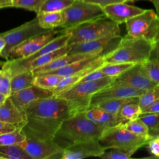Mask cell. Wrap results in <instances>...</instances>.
<instances>
[{
	"label": "cell",
	"mask_w": 159,
	"mask_h": 159,
	"mask_svg": "<svg viewBox=\"0 0 159 159\" xmlns=\"http://www.w3.org/2000/svg\"><path fill=\"white\" fill-rule=\"evenodd\" d=\"M78 112L70 102L53 95L32 103L25 111L22 130L27 138L52 140L63 122Z\"/></svg>",
	"instance_id": "cell-1"
},
{
	"label": "cell",
	"mask_w": 159,
	"mask_h": 159,
	"mask_svg": "<svg viewBox=\"0 0 159 159\" xmlns=\"http://www.w3.org/2000/svg\"><path fill=\"white\" fill-rule=\"evenodd\" d=\"M105 129L89 120L84 112H81L65 120L56 132L52 141L64 150L80 142L99 140Z\"/></svg>",
	"instance_id": "cell-2"
},
{
	"label": "cell",
	"mask_w": 159,
	"mask_h": 159,
	"mask_svg": "<svg viewBox=\"0 0 159 159\" xmlns=\"http://www.w3.org/2000/svg\"><path fill=\"white\" fill-rule=\"evenodd\" d=\"M153 42L145 38H134L125 35L117 47L105 57L106 63H141L150 58Z\"/></svg>",
	"instance_id": "cell-3"
},
{
	"label": "cell",
	"mask_w": 159,
	"mask_h": 159,
	"mask_svg": "<svg viewBox=\"0 0 159 159\" xmlns=\"http://www.w3.org/2000/svg\"><path fill=\"white\" fill-rule=\"evenodd\" d=\"M63 30L70 34L68 45L120 35L119 25L106 16L85 22L72 29Z\"/></svg>",
	"instance_id": "cell-4"
},
{
	"label": "cell",
	"mask_w": 159,
	"mask_h": 159,
	"mask_svg": "<svg viewBox=\"0 0 159 159\" xmlns=\"http://www.w3.org/2000/svg\"><path fill=\"white\" fill-rule=\"evenodd\" d=\"M116 78L105 76L96 80L81 82L55 96L68 101L78 112H85L90 107L92 96L111 86Z\"/></svg>",
	"instance_id": "cell-5"
},
{
	"label": "cell",
	"mask_w": 159,
	"mask_h": 159,
	"mask_svg": "<svg viewBox=\"0 0 159 159\" xmlns=\"http://www.w3.org/2000/svg\"><path fill=\"white\" fill-rule=\"evenodd\" d=\"M150 139L135 135L120 125L106 129L99 142L105 150L116 148L134 153Z\"/></svg>",
	"instance_id": "cell-6"
},
{
	"label": "cell",
	"mask_w": 159,
	"mask_h": 159,
	"mask_svg": "<svg viewBox=\"0 0 159 159\" xmlns=\"http://www.w3.org/2000/svg\"><path fill=\"white\" fill-rule=\"evenodd\" d=\"M62 29H70L85 22L106 16L103 7L83 0H75L63 11Z\"/></svg>",
	"instance_id": "cell-7"
},
{
	"label": "cell",
	"mask_w": 159,
	"mask_h": 159,
	"mask_svg": "<svg viewBox=\"0 0 159 159\" xmlns=\"http://www.w3.org/2000/svg\"><path fill=\"white\" fill-rule=\"evenodd\" d=\"M127 35L134 38H145L153 41L159 28V18L153 9H145L125 22Z\"/></svg>",
	"instance_id": "cell-8"
},
{
	"label": "cell",
	"mask_w": 159,
	"mask_h": 159,
	"mask_svg": "<svg viewBox=\"0 0 159 159\" xmlns=\"http://www.w3.org/2000/svg\"><path fill=\"white\" fill-rule=\"evenodd\" d=\"M50 30L42 28L36 16L32 20L28 21L20 26L0 34L6 42L3 50L0 53V57L6 60H9L11 50L17 45L28 40L29 39L46 32Z\"/></svg>",
	"instance_id": "cell-9"
},
{
	"label": "cell",
	"mask_w": 159,
	"mask_h": 159,
	"mask_svg": "<svg viewBox=\"0 0 159 159\" xmlns=\"http://www.w3.org/2000/svg\"><path fill=\"white\" fill-rule=\"evenodd\" d=\"M70 37V34L62 29L61 32L59 35L55 37L53 40L49 42L37 52L26 58L0 61V66L8 67L11 70L12 76L19 73H21L24 71L25 67L30 63L40 56L68 45Z\"/></svg>",
	"instance_id": "cell-10"
},
{
	"label": "cell",
	"mask_w": 159,
	"mask_h": 159,
	"mask_svg": "<svg viewBox=\"0 0 159 159\" xmlns=\"http://www.w3.org/2000/svg\"><path fill=\"white\" fill-rule=\"evenodd\" d=\"M122 37L119 35H111L98 40L70 45L68 53L92 54L98 56H107L112 52L119 45Z\"/></svg>",
	"instance_id": "cell-11"
},
{
	"label": "cell",
	"mask_w": 159,
	"mask_h": 159,
	"mask_svg": "<svg viewBox=\"0 0 159 159\" xmlns=\"http://www.w3.org/2000/svg\"><path fill=\"white\" fill-rule=\"evenodd\" d=\"M30 159L61 158L63 150L52 140L27 138L19 144Z\"/></svg>",
	"instance_id": "cell-12"
},
{
	"label": "cell",
	"mask_w": 159,
	"mask_h": 159,
	"mask_svg": "<svg viewBox=\"0 0 159 159\" xmlns=\"http://www.w3.org/2000/svg\"><path fill=\"white\" fill-rule=\"evenodd\" d=\"M61 32V30L52 29L29 39L11 50L9 55V60L24 58L29 57L53 40Z\"/></svg>",
	"instance_id": "cell-13"
},
{
	"label": "cell",
	"mask_w": 159,
	"mask_h": 159,
	"mask_svg": "<svg viewBox=\"0 0 159 159\" xmlns=\"http://www.w3.org/2000/svg\"><path fill=\"white\" fill-rule=\"evenodd\" d=\"M145 91L125 84L112 83L111 86L98 91L92 96L90 107L95 106L107 100L139 97Z\"/></svg>",
	"instance_id": "cell-14"
},
{
	"label": "cell",
	"mask_w": 159,
	"mask_h": 159,
	"mask_svg": "<svg viewBox=\"0 0 159 159\" xmlns=\"http://www.w3.org/2000/svg\"><path fill=\"white\" fill-rule=\"evenodd\" d=\"M53 95L52 91L32 85L19 91L9 97L18 109L25 116L26 109L34 102Z\"/></svg>",
	"instance_id": "cell-15"
},
{
	"label": "cell",
	"mask_w": 159,
	"mask_h": 159,
	"mask_svg": "<svg viewBox=\"0 0 159 159\" xmlns=\"http://www.w3.org/2000/svg\"><path fill=\"white\" fill-rule=\"evenodd\" d=\"M113 83L125 84L143 91L150 89L157 84L144 73L141 68V63L135 64L116 77Z\"/></svg>",
	"instance_id": "cell-16"
},
{
	"label": "cell",
	"mask_w": 159,
	"mask_h": 159,
	"mask_svg": "<svg viewBox=\"0 0 159 159\" xmlns=\"http://www.w3.org/2000/svg\"><path fill=\"white\" fill-rule=\"evenodd\" d=\"M105 151L99 140H89L69 147L62 152L61 159H81L99 156Z\"/></svg>",
	"instance_id": "cell-17"
},
{
	"label": "cell",
	"mask_w": 159,
	"mask_h": 159,
	"mask_svg": "<svg viewBox=\"0 0 159 159\" xmlns=\"http://www.w3.org/2000/svg\"><path fill=\"white\" fill-rule=\"evenodd\" d=\"M106 16L117 24L125 23L128 19L142 13L145 9L125 2H117L103 7Z\"/></svg>",
	"instance_id": "cell-18"
},
{
	"label": "cell",
	"mask_w": 159,
	"mask_h": 159,
	"mask_svg": "<svg viewBox=\"0 0 159 159\" xmlns=\"http://www.w3.org/2000/svg\"><path fill=\"white\" fill-rule=\"evenodd\" d=\"M105 57L106 56H99L84 58L60 68H58L57 70L39 73L34 74V75L37 76L42 74H56L63 77H66L85 70L95 65L105 63Z\"/></svg>",
	"instance_id": "cell-19"
},
{
	"label": "cell",
	"mask_w": 159,
	"mask_h": 159,
	"mask_svg": "<svg viewBox=\"0 0 159 159\" xmlns=\"http://www.w3.org/2000/svg\"><path fill=\"white\" fill-rule=\"evenodd\" d=\"M84 113L89 120L105 129L123 125L125 123L119 114L107 112L98 106L90 107Z\"/></svg>",
	"instance_id": "cell-20"
},
{
	"label": "cell",
	"mask_w": 159,
	"mask_h": 159,
	"mask_svg": "<svg viewBox=\"0 0 159 159\" xmlns=\"http://www.w3.org/2000/svg\"><path fill=\"white\" fill-rule=\"evenodd\" d=\"M0 120L22 127L26 122L25 116L7 97L0 105Z\"/></svg>",
	"instance_id": "cell-21"
},
{
	"label": "cell",
	"mask_w": 159,
	"mask_h": 159,
	"mask_svg": "<svg viewBox=\"0 0 159 159\" xmlns=\"http://www.w3.org/2000/svg\"><path fill=\"white\" fill-rule=\"evenodd\" d=\"M94 57H99L95 55L92 54H81V53H75V54H70L68 53L66 55L60 57L48 65H46L42 67L39 68L36 70H33L34 74H37L39 73H43L48 71H52L55 70H57L65 66L68 65L72 63L75 61Z\"/></svg>",
	"instance_id": "cell-22"
},
{
	"label": "cell",
	"mask_w": 159,
	"mask_h": 159,
	"mask_svg": "<svg viewBox=\"0 0 159 159\" xmlns=\"http://www.w3.org/2000/svg\"><path fill=\"white\" fill-rule=\"evenodd\" d=\"M37 17L40 25L47 30L61 27L65 20L63 11L40 12L37 14Z\"/></svg>",
	"instance_id": "cell-23"
},
{
	"label": "cell",
	"mask_w": 159,
	"mask_h": 159,
	"mask_svg": "<svg viewBox=\"0 0 159 159\" xmlns=\"http://www.w3.org/2000/svg\"><path fill=\"white\" fill-rule=\"evenodd\" d=\"M70 45H66L63 47H61L57 50L52 51L49 53L44 54L37 59L30 63L24 69V71L31 70L33 71L39 68L42 67L46 65H48L56 58L61 57L63 55H66L70 52ZM23 72V71H22Z\"/></svg>",
	"instance_id": "cell-24"
},
{
	"label": "cell",
	"mask_w": 159,
	"mask_h": 159,
	"mask_svg": "<svg viewBox=\"0 0 159 159\" xmlns=\"http://www.w3.org/2000/svg\"><path fill=\"white\" fill-rule=\"evenodd\" d=\"M104 64L102 65H95L93 67L88 68L85 70L80 71L79 73L68 76L65 77L58 84V86L52 91L54 95H58L60 93L68 89L69 88H71L72 86H75V84L79 83L81 80L88 73L91 72L93 70H95L98 68L101 67Z\"/></svg>",
	"instance_id": "cell-25"
},
{
	"label": "cell",
	"mask_w": 159,
	"mask_h": 159,
	"mask_svg": "<svg viewBox=\"0 0 159 159\" xmlns=\"http://www.w3.org/2000/svg\"><path fill=\"white\" fill-rule=\"evenodd\" d=\"M35 75L32 71H25L12 76L11 95L34 85Z\"/></svg>",
	"instance_id": "cell-26"
},
{
	"label": "cell",
	"mask_w": 159,
	"mask_h": 159,
	"mask_svg": "<svg viewBox=\"0 0 159 159\" xmlns=\"http://www.w3.org/2000/svg\"><path fill=\"white\" fill-rule=\"evenodd\" d=\"M141 113L142 109L139 104V97H135L122 106L119 115L126 122L129 120L139 118Z\"/></svg>",
	"instance_id": "cell-27"
},
{
	"label": "cell",
	"mask_w": 159,
	"mask_h": 159,
	"mask_svg": "<svg viewBox=\"0 0 159 159\" xmlns=\"http://www.w3.org/2000/svg\"><path fill=\"white\" fill-rule=\"evenodd\" d=\"M35 76L34 85L50 91H53L65 78L56 74H42Z\"/></svg>",
	"instance_id": "cell-28"
},
{
	"label": "cell",
	"mask_w": 159,
	"mask_h": 159,
	"mask_svg": "<svg viewBox=\"0 0 159 159\" xmlns=\"http://www.w3.org/2000/svg\"><path fill=\"white\" fill-rule=\"evenodd\" d=\"M1 159H30V157L20 147L15 145H0Z\"/></svg>",
	"instance_id": "cell-29"
},
{
	"label": "cell",
	"mask_w": 159,
	"mask_h": 159,
	"mask_svg": "<svg viewBox=\"0 0 159 159\" xmlns=\"http://www.w3.org/2000/svg\"><path fill=\"white\" fill-rule=\"evenodd\" d=\"M137 63H104L101 68V71L106 76L117 77Z\"/></svg>",
	"instance_id": "cell-30"
},
{
	"label": "cell",
	"mask_w": 159,
	"mask_h": 159,
	"mask_svg": "<svg viewBox=\"0 0 159 159\" xmlns=\"http://www.w3.org/2000/svg\"><path fill=\"white\" fill-rule=\"evenodd\" d=\"M26 137L21 127L14 131L0 135V145H15L22 143Z\"/></svg>",
	"instance_id": "cell-31"
},
{
	"label": "cell",
	"mask_w": 159,
	"mask_h": 159,
	"mask_svg": "<svg viewBox=\"0 0 159 159\" xmlns=\"http://www.w3.org/2000/svg\"><path fill=\"white\" fill-rule=\"evenodd\" d=\"M122 126L135 135L147 139H152L149 135V129L139 118L129 120L124 124Z\"/></svg>",
	"instance_id": "cell-32"
},
{
	"label": "cell",
	"mask_w": 159,
	"mask_h": 159,
	"mask_svg": "<svg viewBox=\"0 0 159 159\" xmlns=\"http://www.w3.org/2000/svg\"><path fill=\"white\" fill-rule=\"evenodd\" d=\"M141 68L144 73L156 84H159V61L155 59L141 63Z\"/></svg>",
	"instance_id": "cell-33"
},
{
	"label": "cell",
	"mask_w": 159,
	"mask_h": 159,
	"mask_svg": "<svg viewBox=\"0 0 159 159\" xmlns=\"http://www.w3.org/2000/svg\"><path fill=\"white\" fill-rule=\"evenodd\" d=\"M133 98H135V97H133ZM133 98L107 100V101H104L100 102L99 104H97L95 106H98L100 109L107 112H109L113 114H119V112L122 106L125 102L132 99Z\"/></svg>",
	"instance_id": "cell-34"
},
{
	"label": "cell",
	"mask_w": 159,
	"mask_h": 159,
	"mask_svg": "<svg viewBox=\"0 0 159 159\" xmlns=\"http://www.w3.org/2000/svg\"><path fill=\"white\" fill-rule=\"evenodd\" d=\"M45 0H7V7H14L32 11L37 14Z\"/></svg>",
	"instance_id": "cell-35"
},
{
	"label": "cell",
	"mask_w": 159,
	"mask_h": 159,
	"mask_svg": "<svg viewBox=\"0 0 159 159\" xmlns=\"http://www.w3.org/2000/svg\"><path fill=\"white\" fill-rule=\"evenodd\" d=\"M159 99V84L145 91L139 97V104L143 110L155 101Z\"/></svg>",
	"instance_id": "cell-36"
},
{
	"label": "cell",
	"mask_w": 159,
	"mask_h": 159,
	"mask_svg": "<svg viewBox=\"0 0 159 159\" xmlns=\"http://www.w3.org/2000/svg\"><path fill=\"white\" fill-rule=\"evenodd\" d=\"M75 0H45L40 7L39 11H63ZM38 12V13H39Z\"/></svg>",
	"instance_id": "cell-37"
},
{
	"label": "cell",
	"mask_w": 159,
	"mask_h": 159,
	"mask_svg": "<svg viewBox=\"0 0 159 159\" xmlns=\"http://www.w3.org/2000/svg\"><path fill=\"white\" fill-rule=\"evenodd\" d=\"M139 119L147 125L149 130L159 127V112L141 113Z\"/></svg>",
	"instance_id": "cell-38"
},
{
	"label": "cell",
	"mask_w": 159,
	"mask_h": 159,
	"mask_svg": "<svg viewBox=\"0 0 159 159\" xmlns=\"http://www.w3.org/2000/svg\"><path fill=\"white\" fill-rule=\"evenodd\" d=\"M4 71L2 80L0 84V93L6 97L11 96L12 73L11 70L6 66H1Z\"/></svg>",
	"instance_id": "cell-39"
},
{
	"label": "cell",
	"mask_w": 159,
	"mask_h": 159,
	"mask_svg": "<svg viewBox=\"0 0 159 159\" xmlns=\"http://www.w3.org/2000/svg\"><path fill=\"white\" fill-rule=\"evenodd\" d=\"M134 153L116 148H110L109 150L105 151L99 156L102 159H128Z\"/></svg>",
	"instance_id": "cell-40"
},
{
	"label": "cell",
	"mask_w": 159,
	"mask_h": 159,
	"mask_svg": "<svg viewBox=\"0 0 159 159\" xmlns=\"http://www.w3.org/2000/svg\"><path fill=\"white\" fill-rule=\"evenodd\" d=\"M147 145L153 155L152 158H159V136L152 138Z\"/></svg>",
	"instance_id": "cell-41"
},
{
	"label": "cell",
	"mask_w": 159,
	"mask_h": 159,
	"mask_svg": "<svg viewBox=\"0 0 159 159\" xmlns=\"http://www.w3.org/2000/svg\"><path fill=\"white\" fill-rule=\"evenodd\" d=\"M101 68V67H100ZM99 68H98L95 70L92 71L88 75H86L81 80L80 83L83 82V81H93V80H96L101 79L102 78H104L106 76L100 70Z\"/></svg>",
	"instance_id": "cell-42"
},
{
	"label": "cell",
	"mask_w": 159,
	"mask_h": 159,
	"mask_svg": "<svg viewBox=\"0 0 159 159\" xmlns=\"http://www.w3.org/2000/svg\"><path fill=\"white\" fill-rule=\"evenodd\" d=\"M153 42V47L150 59H155L159 61V28Z\"/></svg>",
	"instance_id": "cell-43"
},
{
	"label": "cell",
	"mask_w": 159,
	"mask_h": 159,
	"mask_svg": "<svg viewBox=\"0 0 159 159\" xmlns=\"http://www.w3.org/2000/svg\"><path fill=\"white\" fill-rule=\"evenodd\" d=\"M83 1L98 4L101 6L102 7H104L105 6L111 4H114L117 2H126L129 1V0H83Z\"/></svg>",
	"instance_id": "cell-44"
},
{
	"label": "cell",
	"mask_w": 159,
	"mask_h": 159,
	"mask_svg": "<svg viewBox=\"0 0 159 159\" xmlns=\"http://www.w3.org/2000/svg\"><path fill=\"white\" fill-rule=\"evenodd\" d=\"M18 127H19L16 125L0 120V135L14 131Z\"/></svg>",
	"instance_id": "cell-45"
},
{
	"label": "cell",
	"mask_w": 159,
	"mask_h": 159,
	"mask_svg": "<svg viewBox=\"0 0 159 159\" xmlns=\"http://www.w3.org/2000/svg\"><path fill=\"white\" fill-rule=\"evenodd\" d=\"M147 112H159V99L142 110V113Z\"/></svg>",
	"instance_id": "cell-46"
},
{
	"label": "cell",
	"mask_w": 159,
	"mask_h": 159,
	"mask_svg": "<svg viewBox=\"0 0 159 159\" xmlns=\"http://www.w3.org/2000/svg\"><path fill=\"white\" fill-rule=\"evenodd\" d=\"M149 135L151 138L158 137L159 136V127L157 129L149 130Z\"/></svg>",
	"instance_id": "cell-47"
},
{
	"label": "cell",
	"mask_w": 159,
	"mask_h": 159,
	"mask_svg": "<svg viewBox=\"0 0 159 159\" xmlns=\"http://www.w3.org/2000/svg\"><path fill=\"white\" fill-rule=\"evenodd\" d=\"M150 1H151L153 4L156 13L159 18V0H150Z\"/></svg>",
	"instance_id": "cell-48"
},
{
	"label": "cell",
	"mask_w": 159,
	"mask_h": 159,
	"mask_svg": "<svg viewBox=\"0 0 159 159\" xmlns=\"http://www.w3.org/2000/svg\"><path fill=\"white\" fill-rule=\"evenodd\" d=\"M6 45V42L4 39L0 36V53L3 50Z\"/></svg>",
	"instance_id": "cell-49"
},
{
	"label": "cell",
	"mask_w": 159,
	"mask_h": 159,
	"mask_svg": "<svg viewBox=\"0 0 159 159\" xmlns=\"http://www.w3.org/2000/svg\"><path fill=\"white\" fill-rule=\"evenodd\" d=\"M7 98V97H6V96H5L4 95H3V94H2L0 93V105L4 102V101Z\"/></svg>",
	"instance_id": "cell-50"
},
{
	"label": "cell",
	"mask_w": 159,
	"mask_h": 159,
	"mask_svg": "<svg viewBox=\"0 0 159 159\" xmlns=\"http://www.w3.org/2000/svg\"><path fill=\"white\" fill-rule=\"evenodd\" d=\"M3 76H4V71L1 68L0 70V84L2 80V78H3Z\"/></svg>",
	"instance_id": "cell-51"
},
{
	"label": "cell",
	"mask_w": 159,
	"mask_h": 159,
	"mask_svg": "<svg viewBox=\"0 0 159 159\" xmlns=\"http://www.w3.org/2000/svg\"><path fill=\"white\" fill-rule=\"evenodd\" d=\"M142 1V0H129L128 2H135V1ZM150 1V0H148Z\"/></svg>",
	"instance_id": "cell-52"
}]
</instances>
